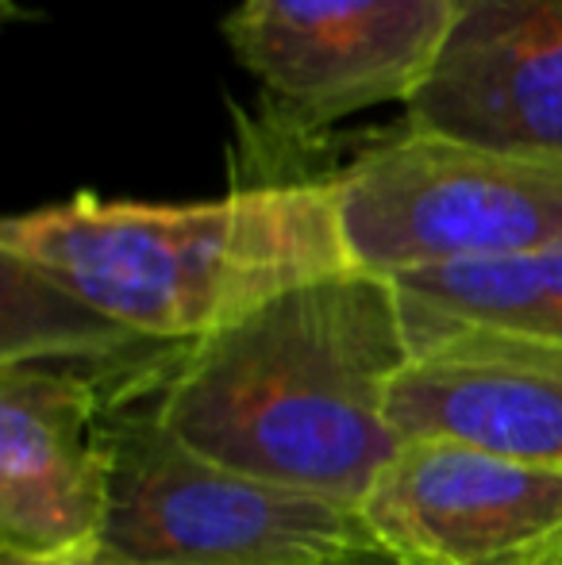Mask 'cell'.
<instances>
[{"label": "cell", "mask_w": 562, "mask_h": 565, "mask_svg": "<svg viewBox=\"0 0 562 565\" xmlns=\"http://www.w3.org/2000/svg\"><path fill=\"white\" fill-rule=\"evenodd\" d=\"M409 350L397 285L351 269L162 354L147 401L189 450L359 508L405 443L385 401Z\"/></svg>", "instance_id": "6da1fadb"}, {"label": "cell", "mask_w": 562, "mask_h": 565, "mask_svg": "<svg viewBox=\"0 0 562 565\" xmlns=\"http://www.w3.org/2000/svg\"><path fill=\"white\" fill-rule=\"evenodd\" d=\"M0 254L147 354H170L308 281L351 274L328 178H271L193 204L74 201L0 224Z\"/></svg>", "instance_id": "7a4b0ae2"}, {"label": "cell", "mask_w": 562, "mask_h": 565, "mask_svg": "<svg viewBox=\"0 0 562 565\" xmlns=\"http://www.w3.org/2000/svg\"><path fill=\"white\" fill-rule=\"evenodd\" d=\"M155 373V370H150ZM150 373L108 408V565H328L382 546L359 508L240 473L178 443L147 401Z\"/></svg>", "instance_id": "3957f363"}, {"label": "cell", "mask_w": 562, "mask_h": 565, "mask_svg": "<svg viewBox=\"0 0 562 565\" xmlns=\"http://www.w3.org/2000/svg\"><path fill=\"white\" fill-rule=\"evenodd\" d=\"M351 269H421L562 246V162L401 127L331 173Z\"/></svg>", "instance_id": "277c9868"}, {"label": "cell", "mask_w": 562, "mask_h": 565, "mask_svg": "<svg viewBox=\"0 0 562 565\" xmlns=\"http://www.w3.org/2000/svg\"><path fill=\"white\" fill-rule=\"evenodd\" d=\"M458 0H240L224 43L255 77L271 135L297 142L401 105L432 74Z\"/></svg>", "instance_id": "5b68a950"}, {"label": "cell", "mask_w": 562, "mask_h": 565, "mask_svg": "<svg viewBox=\"0 0 562 565\" xmlns=\"http://www.w3.org/2000/svg\"><path fill=\"white\" fill-rule=\"evenodd\" d=\"M136 370L0 365V554L97 558L113 497L108 408Z\"/></svg>", "instance_id": "8992f818"}, {"label": "cell", "mask_w": 562, "mask_h": 565, "mask_svg": "<svg viewBox=\"0 0 562 565\" xmlns=\"http://www.w3.org/2000/svg\"><path fill=\"white\" fill-rule=\"evenodd\" d=\"M409 565H562V469L405 439L359 504Z\"/></svg>", "instance_id": "52a82bcc"}, {"label": "cell", "mask_w": 562, "mask_h": 565, "mask_svg": "<svg viewBox=\"0 0 562 565\" xmlns=\"http://www.w3.org/2000/svg\"><path fill=\"white\" fill-rule=\"evenodd\" d=\"M405 320L413 350L385 401L401 439L463 443L562 469V342L409 305Z\"/></svg>", "instance_id": "ba28073f"}, {"label": "cell", "mask_w": 562, "mask_h": 565, "mask_svg": "<svg viewBox=\"0 0 562 565\" xmlns=\"http://www.w3.org/2000/svg\"><path fill=\"white\" fill-rule=\"evenodd\" d=\"M405 127L562 162V0H458Z\"/></svg>", "instance_id": "9c48e42d"}, {"label": "cell", "mask_w": 562, "mask_h": 565, "mask_svg": "<svg viewBox=\"0 0 562 565\" xmlns=\"http://www.w3.org/2000/svg\"><path fill=\"white\" fill-rule=\"evenodd\" d=\"M401 300L443 320L562 342V246L393 277Z\"/></svg>", "instance_id": "30bf717a"}, {"label": "cell", "mask_w": 562, "mask_h": 565, "mask_svg": "<svg viewBox=\"0 0 562 565\" xmlns=\"http://www.w3.org/2000/svg\"><path fill=\"white\" fill-rule=\"evenodd\" d=\"M328 565H409V562H401L397 554H390L385 546H370V551H354V554H347V558H336Z\"/></svg>", "instance_id": "8fae6325"}, {"label": "cell", "mask_w": 562, "mask_h": 565, "mask_svg": "<svg viewBox=\"0 0 562 565\" xmlns=\"http://www.w3.org/2000/svg\"><path fill=\"white\" fill-rule=\"evenodd\" d=\"M0 565H108L100 558H77V562H43V558H20V554H0Z\"/></svg>", "instance_id": "7c38bea8"}]
</instances>
